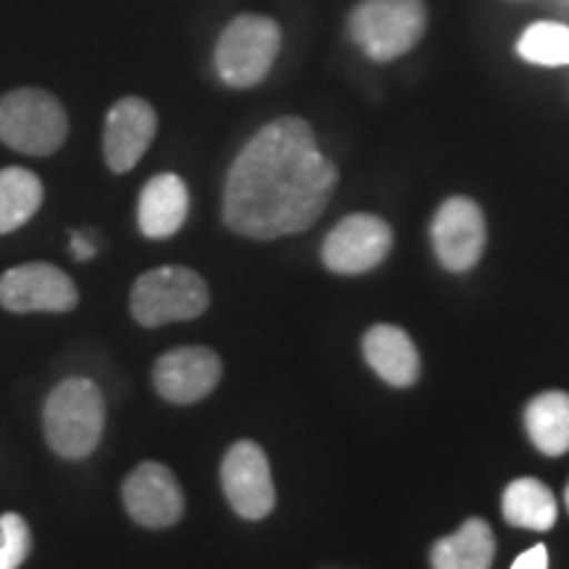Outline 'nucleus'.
I'll return each mask as SVG.
<instances>
[{"label": "nucleus", "instance_id": "obj_10", "mask_svg": "<svg viewBox=\"0 0 569 569\" xmlns=\"http://www.w3.org/2000/svg\"><path fill=\"white\" fill-rule=\"evenodd\" d=\"M222 488L230 507L243 519L272 515L277 493L264 448L253 440H238L222 461Z\"/></svg>", "mask_w": 569, "mask_h": 569}, {"label": "nucleus", "instance_id": "obj_21", "mask_svg": "<svg viewBox=\"0 0 569 569\" xmlns=\"http://www.w3.org/2000/svg\"><path fill=\"white\" fill-rule=\"evenodd\" d=\"M32 551V532L21 515L0 517V569H19Z\"/></svg>", "mask_w": 569, "mask_h": 569}, {"label": "nucleus", "instance_id": "obj_18", "mask_svg": "<svg viewBox=\"0 0 569 569\" xmlns=\"http://www.w3.org/2000/svg\"><path fill=\"white\" fill-rule=\"evenodd\" d=\"M503 519L511 528L546 532L557 522V498L536 478H519L503 490Z\"/></svg>", "mask_w": 569, "mask_h": 569}, {"label": "nucleus", "instance_id": "obj_7", "mask_svg": "<svg viewBox=\"0 0 569 569\" xmlns=\"http://www.w3.org/2000/svg\"><path fill=\"white\" fill-rule=\"evenodd\" d=\"M390 248L393 230L386 219L375 213H351L325 238L322 261L336 274H365L388 259Z\"/></svg>", "mask_w": 569, "mask_h": 569}, {"label": "nucleus", "instance_id": "obj_19", "mask_svg": "<svg viewBox=\"0 0 569 569\" xmlns=\"http://www.w3.org/2000/svg\"><path fill=\"white\" fill-rule=\"evenodd\" d=\"M46 198L40 177L30 169H0V234L24 227Z\"/></svg>", "mask_w": 569, "mask_h": 569}, {"label": "nucleus", "instance_id": "obj_24", "mask_svg": "<svg viewBox=\"0 0 569 569\" xmlns=\"http://www.w3.org/2000/svg\"><path fill=\"white\" fill-rule=\"evenodd\" d=\"M565 501H567V509H569V486H567V493H565Z\"/></svg>", "mask_w": 569, "mask_h": 569}, {"label": "nucleus", "instance_id": "obj_23", "mask_svg": "<svg viewBox=\"0 0 569 569\" xmlns=\"http://www.w3.org/2000/svg\"><path fill=\"white\" fill-rule=\"evenodd\" d=\"M71 253H74L77 261H88L96 256V246L90 243V238H84V234L74 232L71 234Z\"/></svg>", "mask_w": 569, "mask_h": 569}, {"label": "nucleus", "instance_id": "obj_16", "mask_svg": "<svg viewBox=\"0 0 569 569\" xmlns=\"http://www.w3.org/2000/svg\"><path fill=\"white\" fill-rule=\"evenodd\" d=\"M496 538L486 519H467L453 536L440 538L430 551L432 569H490Z\"/></svg>", "mask_w": 569, "mask_h": 569}, {"label": "nucleus", "instance_id": "obj_15", "mask_svg": "<svg viewBox=\"0 0 569 569\" xmlns=\"http://www.w3.org/2000/svg\"><path fill=\"white\" fill-rule=\"evenodd\" d=\"M365 356L369 367L393 388L415 386L422 372L415 340L396 325H375L365 336Z\"/></svg>", "mask_w": 569, "mask_h": 569}, {"label": "nucleus", "instance_id": "obj_11", "mask_svg": "<svg viewBox=\"0 0 569 569\" xmlns=\"http://www.w3.org/2000/svg\"><path fill=\"white\" fill-rule=\"evenodd\" d=\"M124 509L142 528H172L184 515V496L172 469L159 461H142L122 486Z\"/></svg>", "mask_w": 569, "mask_h": 569}, {"label": "nucleus", "instance_id": "obj_8", "mask_svg": "<svg viewBox=\"0 0 569 569\" xmlns=\"http://www.w3.org/2000/svg\"><path fill=\"white\" fill-rule=\"evenodd\" d=\"M80 293L71 277L46 261H32L0 274V306L13 315H32V311L63 315L74 309Z\"/></svg>", "mask_w": 569, "mask_h": 569}, {"label": "nucleus", "instance_id": "obj_4", "mask_svg": "<svg viewBox=\"0 0 569 569\" xmlns=\"http://www.w3.org/2000/svg\"><path fill=\"white\" fill-rule=\"evenodd\" d=\"M425 30L422 0H361L348 17V32L372 61H393L415 51Z\"/></svg>", "mask_w": 569, "mask_h": 569}, {"label": "nucleus", "instance_id": "obj_6", "mask_svg": "<svg viewBox=\"0 0 569 569\" xmlns=\"http://www.w3.org/2000/svg\"><path fill=\"white\" fill-rule=\"evenodd\" d=\"M209 309V284L188 267H159L140 274L130 296V311L142 327L201 317Z\"/></svg>", "mask_w": 569, "mask_h": 569}, {"label": "nucleus", "instance_id": "obj_1", "mask_svg": "<svg viewBox=\"0 0 569 569\" xmlns=\"http://www.w3.org/2000/svg\"><path fill=\"white\" fill-rule=\"evenodd\" d=\"M338 184V169L319 151L311 127L282 117L261 127L232 161L224 182V222L253 240L309 230Z\"/></svg>", "mask_w": 569, "mask_h": 569}, {"label": "nucleus", "instance_id": "obj_12", "mask_svg": "<svg viewBox=\"0 0 569 569\" xmlns=\"http://www.w3.org/2000/svg\"><path fill=\"white\" fill-rule=\"evenodd\" d=\"M222 359L206 346H184L159 356L153 367V388L163 401L196 403L219 386Z\"/></svg>", "mask_w": 569, "mask_h": 569}, {"label": "nucleus", "instance_id": "obj_17", "mask_svg": "<svg viewBox=\"0 0 569 569\" xmlns=\"http://www.w3.org/2000/svg\"><path fill=\"white\" fill-rule=\"evenodd\" d=\"M525 427L540 453L561 457L569 451V396L549 390L532 398L525 409Z\"/></svg>", "mask_w": 569, "mask_h": 569}, {"label": "nucleus", "instance_id": "obj_20", "mask_svg": "<svg viewBox=\"0 0 569 569\" xmlns=\"http://www.w3.org/2000/svg\"><path fill=\"white\" fill-rule=\"evenodd\" d=\"M517 53L538 67H567L569 63V27L553 21H538L525 30L517 42Z\"/></svg>", "mask_w": 569, "mask_h": 569}, {"label": "nucleus", "instance_id": "obj_13", "mask_svg": "<svg viewBox=\"0 0 569 569\" xmlns=\"http://www.w3.org/2000/svg\"><path fill=\"white\" fill-rule=\"evenodd\" d=\"M156 127L159 119L153 106L142 98H122L111 106L103 127V156L111 172L124 174L134 169L153 142Z\"/></svg>", "mask_w": 569, "mask_h": 569}, {"label": "nucleus", "instance_id": "obj_2", "mask_svg": "<svg viewBox=\"0 0 569 569\" xmlns=\"http://www.w3.org/2000/svg\"><path fill=\"white\" fill-rule=\"evenodd\" d=\"M103 427V393L88 377H69L59 382L42 407V432L61 459H88L101 443Z\"/></svg>", "mask_w": 569, "mask_h": 569}, {"label": "nucleus", "instance_id": "obj_5", "mask_svg": "<svg viewBox=\"0 0 569 569\" xmlns=\"http://www.w3.org/2000/svg\"><path fill=\"white\" fill-rule=\"evenodd\" d=\"M69 134L61 101L48 90L19 88L0 98V142L27 156H51Z\"/></svg>", "mask_w": 569, "mask_h": 569}, {"label": "nucleus", "instance_id": "obj_14", "mask_svg": "<svg viewBox=\"0 0 569 569\" xmlns=\"http://www.w3.org/2000/svg\"><path fill=\"white\" fill-rule=\"evenodd\" d=\"M190 211L188 184L180 174L163 172L146 182L138 201L140 232L151 240L172 238L182 230Z\"/></svg>", "mask_w": 569, "mask_h": 569}, {"label": "nucleus", "instance_id": "obj_9", "mask_svg": "<svg viewBox=\"0 0 569 569\" xmlns=\"http://www.w3.org/2000/svg\"><path fill=\"white\" fill-rule=\"evenodd\" d=\"M432 248L438 261L451 272H467L482 259L486 251V217L472 198L453 196L436 211L430 227Z\"/></svg>", "mask_w": 569, "mask_h": 569}, {"label": "nucleus", "instance_id": "obj_22", "mask_svg": "<svg viewBox=\"0 0 569 569\" xmlns=\"http://www.w3.org/2000/svg\"><path fill=\"white\" fill-rule=\"evenodd\" d=\"M511 569H549V551H546L543 543L532 546V549L519 553Z\"/></svg>", "mask_w": 569, "mask_h": 569}, {"label": "nucleus", "instance_id": "obj_3", "mask_svg": "<svg viewBox=\"0 0 569 569\" xmlns=\"http://www.w3.org/2000/svg\"><path fill=\"white\" fill-rule=\"evenodd\" d=\"M282 48V32L274 19L243 13L224 27L213 51V67L227 88L248 90L259 84L274 67Z\"/></svg>", "mask_w": 569, "mask_h": 569}]
</instances>
